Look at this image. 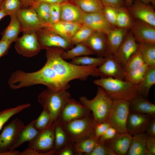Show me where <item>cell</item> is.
<instances>
[{"label":"cell","instance_id":"obj_1","mask_svg":"<svg viewBox=\"0 0 155 155\" xmlns=\"http://www.w3.org/2000/svg\"><path fill=\"white\" fill-rule=\"evenodd\" d=\"M10 88L17 90L37 84L45 86L55 92L67 90L70 85L47 63L39 70L27 72L21 70L12 73L8 81Z\"/></svg>","mask_w":155,"mask_h":155},{"label":"cell","instance_id":"obj_2","mask_svg":"<svg viewBox=\"0 0 155 155\" xmlns=\"http://www.w3.org/2000/svg\"><path fill=\"white\" fill-rule=\"evenodd\" d=\"M46 50V63L67 82L75 79L85 80L90 76H98L97 66L79 65L67 62L61 56L63 49L51 48Z\"/></svg>","mask_w":155,"mask_h":155},{"label":"cell","instance_id":"obj_3","mask_svg":"<svg viewBox=\"0 0 155 155\" xmlns=\"http://www.w3.org/2000/svg\"><path fill=\"white\" fill-rule=\"evenodd\" d=\"M93 83L102 88L113 100L129 101L138 95L137 85L124 80L107 77L94 80Z\"/></svg>","mask_w":155,"mask_h":155},{"label":"cell","instance_id":"obj_4","mask_svg":"<svg viewBox=\"0 0 155 155\" xmlns=\"http://www.w3.org/2000/svg\"><path fill=\"white\" fill-rule=\"evenodd\" d=\"M80 102L92 112L97 124L106 121L111 108L113 100L101 87H98L96 94L91 100L85 96L80 98Z\"/></svg>","mask_w":155,"mask_h":155},{"label":"cell","instance_id":"obj_5","mask_svg":"<svg viewBox=\"0 0 155 155\" xmlns=\"http://www.w3.org/2000/svg\"><path fill=\"white\" fill-rule=\"evenodd\" d=\"M70 97V93L67 90L55 92L47 88L38 95V99L43 108L49 112L53 123L56 121Z\"/></svg>","mask_w":155,"mask_h":155},{"label":"cell","instance_id":"obj_6","mask_svg":"<svg viewBox=\"0 0 155 155\" xmlns=\"http://www.w3.org/2000/svg\"><path fill=\"white\" fill-rule=\"evenodd\" d=\"M96 124L92 114L90 113L85 117L62 125L69 143H74L85 138L94 137V129Z\"/></svg>","mask_w":155,"mask_h":155},{"label":"cell","instance_id":"obj_7","mask_svg":"<svg viewBox=\"0 0 155 155\" xmlns=\"http://www.w3.org/2000/svg\"><path fill=\"white\" fill-rule=\"evenodd\" d=\"M24 123L16 118L3 128L0 134V155H18L19 152L11 150L17 142Z\"/></svg>","mask_w":155,"mask_h":155},{"label":"cell","instance_id":"obj_8","mask_svg":"<svg viewBox=\"0 0 155 155\" xmlns=\"http://www.w3.org/2000/svg\"><path fill=\"white\" fill-rule=\"evenodd\" d=\"M130 112L129 101L113 100L106 121L118 132H127V123Z\"/></svg>","mask_w":155,"mask_h":155},{"label":"cell","instance_id":"obj_9","mask_svg":"<svg viewBox=\"0 0 155 155\" xmlns=\"http://www.w3.org/2000/svg\"><path fill=\"white\" fill-rule=\"evenodd\" d=\"M54 123H52L39 133L29 142L28 148L35 151L38 155L55 154Z\"/></svg>","mask_w":155,"mask_h":155},{"label":"cell","instance_id":"obj_10","mask_svg":"<svg viewBox=\"0 0 155 155\" xmlns=\"http://www.w3.org/2000/svg\"><path fill=\"white\" fill-rule=\"evenodd\" d=\"M35 32L41 49L59 48L66 50L74 46L67 40L43 28L37 30Z\"/></svg>","mask_w":155,"mask_h":155},{"label":"cell","instance_id":"obj_11","mask_svg":"<svg viewBox=\"0 0 155 155\" xmlns=\"http://www.w3.org/2000/svg\"><path fill=\"white\" fill-rule=\"evenodd\" d=\"M14 42L17 52L25 57H33L41 50L35 32H23Z\"/></svg>","mask_w":155,"mask_h":155},{"label":"cell","instance_id":"obj_12","mask_svg":"<svg viewBox=\"0 0 155 155\" xmlns=\"http://www.w3.org/2000/svg\"><path fill=\"white\" fill-rule=\"evenodd\" d=\"M90 112L80 102L70 98L56 122L63 125L73 120L85 117L90 113Z\"/></svg>","mask_w":155,"mask_h":155},{"label":"cell","instance_id":"obj_13","mask_svg":"<svg viewBox=\"0 0 155 155\" xmlns=\"http://www.w3.org/2000/svg\"><path fill=\"white\" fill-rule=\"evenodd\" d=\"M105 58V61L98 67V76L102 78L111 77L124 80L126 72L113 55L109 54Z\"/></svg>","mask_w":155,"mask_h":155},{"label":"cell","instance_id":"obj_14","mask_svg":"<svg viewBox=\"0 0 155 155\" xmlns=\"http://www.w3.org/2000/svg\"><path fill=\"white\" fill-rule=\"evenodd\" d=\"M149 4L141 0H133L132 5L127 8L133 18L155 26V12L154 7Z\"/></svg>","mask_w":155,"mask_h":155},{"label":"cell","instance_id":"obj_15","mask_svg":"<svg viewBox=\"0 0 155 155\" xmlns=\"http://www.w3.org/2000/svg\"><path fill=\"white\" fill-rule=\"evenodd\" d=\"M130 29L137 43L155 44V26L136 20Z\"/></svg>","mask_w":155,"mask_h":155},{"label":"cell","instance_id":"obj_16","mask_svg":"<svg viewBox=\"0 0 155 155\" xmlns=\"http://www.w3.org/2000/svg\"><path fill=\"white\" fill-rule=\"evenodd\" d=\"M17 17L23 32H36L42 28L35 11L32 7L22 8L18 12Z\"/></svg>","mask_w":155,"mask_h":155},{"label":"cell","instance_id":"obj_17","mask_svg":"<svg viewBox=\"0 0 155 155\" xmlns=\"http://www.w3.org/2000/svg\"><path fill=\"white\" fill-rule=\"evenodd\" d=\"M82 23L94 31L103 33L106 34L115 27L108 22L102 11L85 13Z\"/></svg>","mask_w":155,"mask_h":155},{"label":"cell","instance_id":"obj_18","mask_svg":"<svg viewBox=\"0 0 155 155\" xmlns=\"http://www.w3.org/2000/svg\"><path fill=\"white\" fill-rule=\"evenodd\" d=\"M137 49V42L131 32H128L117 51L113 55L123 68L128 60Z\"/></svg>","mask_w":155,"mask_h":155},{"label":"cell","instance_id":"obj_19","mask_svg":"<svg viewBox=\"0 0 155 155\" xmlns=\"http://www.w3.org/2000/svg\"><path fill=\"white\" fill-rule=\"evenodd\" d=\"M152 117L148 115L130 112L127 123V132L132 136L145 132Z\"/></svg>","mask_w":155,"mask_h":155},{"label":"cell","instance_id":"obj_20","mask_svg":"<svg viewBox=\"0 0 155 155\" xmlns=\"http://www.w3.org/2000/svg\"><path fill=\"white\" fill-rule=\"evenodd\" d=\"M83 43L98 57H105L109 54L107 36L104 33L95 31Z\"/></svg>","mask_w":155,"mask_h":155},{"label":"cell","instance_id":"obj_21","mask_svg":"<svg viewBox=\"0 0 155 155\" xmlns=\"http://www.w3.org/2000/svg\"><path fill=\"white\" fill-rule=\"evenodd\" d=\"M84 14L73 2L65 1L61 3L60 21L82 24Z\"/></svg>","mask_w":155,"mask_h":155},{"label":"cell","instance_id":"obj_22","mask_svg":"<svg viewBox=\"0 0 155 155\" xmlns=\"http://www.w3.org/2000/svg\"><path fill=\"white\" fill-rule=\"evenodd\" d=\"M132 137L127 132H118L112 139L105 143L116 155H126Z\"/></svg>","mask_w":155,"mask_h":155},{"label":"cell","instance_id":"obj_23","mask_svg":"<svg viewBox=\"0 0 155 155\" xmlns=\"http://www.w3.org/2000/svg\"><path fill=\"white\" fill-rule=\"evenodd\" d=\"M82 24L60 21L43 28L56 34L71 42L72 38Z\"/></svg>","mask_w":155,"mask_h":155},{"label":"cell","instance_id":"obj_24","mask_svg":"<svg viewBox=\"0 0 155 155\" xmlns=\"http://www.w3.org/2000/svg\"><path fill=\"white\" fill-rule=\"evenodd\" d=\"M130 112L155 117V104L147 98L138 95L129 101Z\"/></svg>","mask_w":155,"mask_h":155},{"label":"cell","instance_id":"obj_25","mask_svg":"<svg viewBox=\"0 0 155 155\" xmlns=\"http://www.w3.org/2000/svg\"><path fill=\"white\" fill-rule=\"evenodd\" d=\"M128 30L114 27L106 34L109 54L114 55L116 53L127 35Z\"/></svg>","mask_w":155,"mask_h":155},{"label":"cell","instance_id":"obj_26","mask_svg":"<svg viewBox=\"0 0 155 155\" xmlns=\"http://www.w3.org/2000/svg\"><path fill=\"white\" fill-rule=\"evenodd\" d=\"M9 23L7 27L1 33V39L12 43L19 37L20 33L22 32L20 23L17 16H10Z\"/></svg>","mask_w":155,"mask_h":155},{"label":"cell","instance_id":"obj_27","mask_svg":"<svg viewBox=\"0 0 155 155\" xmlns=\"http://www.w3.org/2000/svg\"><path fill=\"white\" fill-rule=\"evenodd\" d=\"M155 84V65L149 66L142 81L137 85L138 94L147 98L151 88Z\"/></svg>","mask_w":155,"mask_h":155},{"label":"cell","instance_id":"obj_28","mask_svg":"<svg viewBox=\"0 0 155 155\" xmlns=\"http://www.w3.org/2000/svg\"><path fill=\"white\" fill-rule=\"evenodd\" d=\"M147 135L144 132L132 136L127 155H145Z\"/></svg>","mask_w":155,"mask_h":155},{"label":"cell","instance_id":"obj_29","mask_svg":"<svg viewBox=\"0 0 155 155\" xmlns=\"http://www.w3.org/2000/svg\"><path fill=\"white\" fill-rule=\"evenodd\" d=\"M35 120L26 125H24L20 132L17 142L11 150H15L23 143L26 142H29L35 138L40 131L35 127Z\"/></svg>","mask_w":155,"mask_h":155},{"label":"cell","instance_id":"obj_30","mask_svg":"<svg viewBox=\"0 0 155 155\" xmlns=\"http://www.w3.org/2000/svg\"><path fill=\"white\" fill-rule=\"evenodd\" d=\"M75 46L66 50H64L61 54L62 57L64 60L72 59L74 58L95 53L83 43L75 44Z\"/></svg>","mask_w":155,"mask_h":155},{"label":"cell","instance_id":"obj_31","mask_svg":"<svg viewBox=\"0 0 155 155\" xmlns=\"http://www.w3.org/2000/svg\"><path fill=\"white\" fill-rule=\"evenodd\" d=\"M31 7L35 11L42 28H46L50 25V4L45 3H35Z\"/></svg>","mask_w":155,"mask_h":155},{"label":"cell","instance_id":"obj_32","mask_svg":"<svg viewBox=\"0 0 155 155\" xmlns=\"http://www.w3.org/2000/svg\"><path fill=\"white\" fill-rule=\"evenodd\" d=\"M98 140L94 137L85 138L75 143L73 148L76 154L88 155L94 149Z\"/></svg>","mask_w":155,"mask_h":155},{"label":"cell","instance_id":"obj_33","mask_svg":"<svg viewBox=\"0 0 155 155\" xmlns=\"http://www.w3.org/2000/svg\"><path fill=\"white\" fill-rule=\"evenodd\" d=\"M137 50L141 55L145 63L148 66L155 65V44L137 43Z\"/></svg>","mask_w":155,"mask_h":155},{"label":"cell","instance_id":"obj_34","mask_svg":"<svg viewBox=\"0 0 155 155\" xmlns=\"http://www.w3.org/2000/svg\"><path fill=\"white\" fill-rule=\"evenodd\" d=\"M73 2L85 13L102 12L104 7L101 0H75Z\"/></svg>","mask_w":155,"mask_h":155},{"label":"cell","instance_id":"obj_35","mask_svg":"<svg viewBox=\"0 0 155 155\" xmlns=\"http://www.w3.org/2000/svg\"><path fill=\"white\" fill-rule=\"evenodd\" d=\"M135 21L125 6L117 8L116 27L130 29Z\"/></svg>","mask_w":155,"mask_h":155},{"label":"cell","instance_id":"obj_36","mask_svg":"<svg viewBox=\"0 0 155 155\" xmlns=\"http://www.w3.org/2000/svg\"><path fill=\"white\" fill-rule=\"evenodd\" d=\"M149 66L146 63L126 72L124 80L137 85L143 80Z\"/></svg>","mask_w":155,"mask_h":155},{"label":"cell","instance_id":"obj_37","mask_svg":"<svg viewBox=\"0 0 155 155\" xmlns=\"http://www.w3.org/2000/svg\"><path fill=\"white\" fill-rule=\"evenodd\" d=\"M55 150L57 151L69 143L63 126L57 122L54 123Z\"/></svg>","mask_w":155,"mask_h":155},{"label":"cell","instance_id":"obj_38","mask_svg":"<svg viewBox=\"0 0 155 155\" xmlns=\"http://www.w3.org/2000/svg\"><path fill=\"white\" fill-rule=\"evenodd\" d=\"M22 8L21 0H3L0 9L4 11L10 16H17Z\"/></svg>","mask_w":155,"mask_h":155},{"label":"cell","instance_id":"obj_39","mask_svg":"<svg viewBox=\"0 0 155 155\" xmlns=\"http://www.w3.org/2000/svg\"><path fill=\"white\" fill-rule=\"evenodd\" d=\"M30 106L29 103L24 104L14 108L6 109L0 112V131L4 124L12 116Z\"/></svg>","mask_w":155,"mask_h":155},{"label":"cell","instance_id":"obj_40","mask_svg":"<svg viewBox=\"0 0 155 155\" xmlns=\"http://www.w3.org/2000/svg\"><path fill=\"white\" fill-rule=\"evenodd\" d=\"M105 60L103 57H93L84 56L74 58L72 59L71 63L79 65L96 66L101 65Z\"/></svg>","mask_w":155,"mask_h":155},{"label":"cell","instance_id":"obj_41","mask_svg":"<svg viewBox=\"0 0 155 155\" xmlns=\"http://www.w3.org/2000/svg\"><path fill=\"white\" fill-rule=\"evenodd\" d=\"M94 32L88 26L82 24L72 38L71 42L74 45L78 43H83Z\"/></svg>","mask_w":155,"mask_h":155},{"label":"cell","instance_id":"obj_42","mask_svg":"<svg viewBox=\"0 0 155 155\" xmlns=\"http://www.w3.org/2000/svg\"><path fill=\"white\" fill-rule=\"evenodd\" d=\"M145 63L140 52L137 50L129 58L123 67L126 72Z\"/></svg>","mask_w":155,"mask_h":155},{"label":"cell","instance_id":"obj_43","mask_svg":"<svg viewBox=\"0 0 155 155\" xmlns=\"http://www.w3.org/2000/svg\"><path fill=\"white\" fill-rule=\"evenodd\" d=\"M52 123L50 114L49 111L44 108L38 118L35 119V125L39 131L47 127Z\"/></svg>","mask_w":155,"mask_h":155},{"label":"cell","instance_id":"obj_44","mask_svg":"<svg viewBox=\"0 0 155 155\" xmlns=\"http://www.w3.org/2000/svg\"><path fill=\"white\" fill-rule=\"evenodd\" d=\"M102 13L108 22L112 26L116 27L117 8L110 6H104Z\"/></svg>","mask_w":155,"mask_h":155},{"label":"cell","instance_id":"obj_45","mask_svg":"<svg viewBox=\"0 0 155 155\" xmlns=\"http://www.w3.org/2000/svg\"><path fill=\"white\" fill-rule=\"evenodd\" d=\"M88 155H116L105 143L98 142L92 151Z\"/></svg>","mask_w":155,"mask_h":155},{"label":"cell","instance_id":"obj_46","mask_svg":"<svg viewBox=\"0 0 155 155\" xmlns=\"http://www.w3.org/2000/svg\"><path fill=\"white\" fill-rule=\"evenodd\" d=\"M61 3H56L50 4V25L55 24L60 21Z\"/></svg>","mask_w":155,"mask_h":155},{"label":"cell","instance_id":"obj_47","mask_svg":"<svg viewBox=\"0 0 155 155\" xmlns=\"http://www.w3.org/2000/svg\"><path fill=\"white\" fill-rule=\"evenodd\" d=\"M110 126L106 121L96 124L94 129V137L98 140Z\"/></svg>","mask_w":155,"mask_h":155},{"label":"cell","instance_id":"obj_48","mask_svg":"<svg viewBox=\"0 0 155 155\" xmlns=\"http://www.w3.org/2000/svg\"><path fill=\"white\" fill-rule=\"evenodd\" d=\"M117 133V131L115 128L110 126L99 138L98 141L100 142L105 143L112 139Z\"/></svg>","mask_w":155,"mask_h":155},{"label":"cell","instance_id":"obj_49","mask_svg":"<svg viewBox=\"0 0 155 155\" xmlns=\"http://www.w3.org/2000/svg\"><path fill=\"white\" fill-rule=\"evenodd\" d=\"M146 149L145 155L155 154V137L147 136L146 142Z\"/></svg>","mask_w":155,"mask_h":155},{"label":"cell","instance_id":"obj_50","mask_svg":"<svg viewBox=\"0 0 155 155\" xmlns=\"http://www.w3.org/2000/svg\"><path fill=\"white\" fill-rule=\"evenodd\" d=\"M104 6H110L118 8L125 6L124 0H101Z\"/></svg>","mask_w":155,"mask_h":155},{"label":"cell","instance_id":"obj_51","mask_svg":"<svg viewBox=\"0 0 155 155\" xmlns=\"http://www.w3.org/2000/svg\"><path fill=\"white\" fill-rule=\"evenodd\" d=\"M11 44L10 42L1 39L0 40V58L8 54Z\"/></svg>","mask_w":155,"mask_h":155},{"label":"cell","instance_id":"obj_52","mask_svg":"<svg viewBox=\"0 0 155 155\" xmlns=\"http://www.w3.org/2000/svg\"><path fill=\"white\" fill-rule=\"evenodd\" d=\"M148 136L155 137V117H152L148 124L146 131Z\"/></svg>","mask_w":155,"mask_h":155},{"label":"cell","instance_id":"obj_53","mask_svg":"<svg viewBox=\"0 0 155 155\" xmlns=\"http://www.w3.org/2000/svg\"><path fill=\"white\" fill-rule=\"evenodd\" d=\"M73 147L71 145H69L60 150L56 151L55 154L59 155H73L75 153Z\"/></svg>","mask_w":155,"mask_h":155},{"label":"cell","instance_id":"obj_54","mask_svg":"<svg viewBox=\"0 0 155 155\" xmlns=\"http://www.w3.org/2000/svg\"><path fill=\"white\" fill-rule=\"evenodd\" d=\"M65 1H66L65 0H34V4L39 3H45L51 4L56 3H61Z\"/></svg>","mask_w":155,"mask_h":155},{"label":"cell","instance_id":"obj_55","mask_svg":"<svg viewBox=\"0 0 155 155\" xmlns=\"http://www.w3.org/2000/svg\"><path fill=\"white\" fill-rule=\"evenodd\" d=\"M34 0H21L22 8L31 7L34 4Z\"/></svg>","mask_w":155,"mask_h":155},{"label":"cell","instance_id":"obj_56","mask_svg":"<svg viewBox=\"0 0 155 155\" xmlns=\"http://www.w3.org/2000/svg\"><path fill=\"white\" fill-rule=\"evenodd\" d=\"M133 0H124L125 6L128 8L131 6L132 5Z\"/></svg>","mask_w":155,"mask_h":155},{"label":"cell","instance_id":"obj_57","mask_svg":"<svg viewBox=\"0 0 155 155\" xmlns=\"http://www.w3.org/2000/svg\"><path fill=\"white\" fill-rule=\"evenodd\" d=\"M6 16L7 15L4 11L0 9V20Z\"/></svg>","mask_w":155,"mask_h":155},{"label":"cell","instance_id":"obj_58","mask_svg":"<svg viewBox=\"0 0 155 155\" xmlns=\"http://www.w3.org/2000/svg\"><path fill=\"white\" fill-rule=\"evenodd\" d=\"M144 3L146 4H149L150 3V0H141Z\"/></svg>","mask_w":155,"mask_h":155},{"label":"cell","instance_id":"obj_59","mask_svg":"<svg viewBox=\"0 0 155 155\" xmlns=\"http://www.w3.org/2000/svg\"><path fill=\"white\" fill-rule=\"evenodd\" d=\"M150 3H152L153 7L155 6V0H150Z\"/></svg>","mask_w":155,"mask_h":155},{"label":"cell","instance_id":"obj_60","mask_svg":"<svg viewBox=\"0 0 155 155\" xmlns=\"http://www.w3.org/2000/svg\"><path fill=\"white\" fill-rule=\"evenodd\" d=\"M66 1H70L73 2L75 0H65Z\"/></svg>","mask_w":155,"mask_h":155},{"label":"cell","instance_id":"obj_61","mask_svg":"<svg viewBox=\"0 0 155 155\" xmlns=\"http://www.w3.org/2000/svg\"><path fill=\"white\" fill-rule=\"evenodd\" d=\"M3 1V0H0V6H1V3H2Z\"/></svg>","mask_w":155,"mask_h":155}]
</instances>
